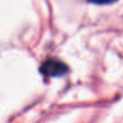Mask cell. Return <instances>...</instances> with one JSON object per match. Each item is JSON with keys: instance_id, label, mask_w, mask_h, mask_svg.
I'll use <instances>...</instances> for the list:
<instances>
[{"instance_id": "cell-1", "label": "cell", "mask_w": 123, "mask_h": 123, "mask_svg": "<svg viewBox=\"0 0 123 123\" xmlns=\"http://www.w3.org/2000/svg\"><path fill=\"white\" fill-rule=\"evenodd\" d=\"M39 70L46 77H61L68 72V67L58 59H48L41 63Z\"/></svg>"}, {"instance_id": "cell-2", "label": "cell", "mask_w": 123, "mask_h": 123, "mask_svg": "<svg viewBox=\"0 0 123 123\" xmlns=\"http://www.w3.org/2000/svg\"><path fill=\"white\" fill-rule=\"evenodd\" d=\"M116 0H88V2L93 3V4H97V5H105V4H111L115 2Z\"/></svg>"}]
</instances>
